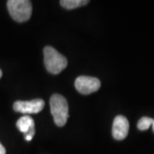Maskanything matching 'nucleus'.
<instances>
[{
	"instance_id": "nucleus-11",
	"label": "nucleus",
	"mask_w": 154,
	"mask_h": 154,
	"mask_svg": "<svg viewBox=\"0 0 154 154\" xmlns=\"http://www.w3.org/2000/svg\"><path fill=\"white\" fill-rule=\"evenodd\" d=\"M2 75H3V72H2V70L0 69V78L2 77Z\"/></svg>"
},
{
	"instance_id": "nucleus-4",
	"label": "nucleus",
	"mask_w": 154,
	"mask_h": 154,
	"mask_svg": "<svg viewBox=\"0 0 154 154\" xmlns=\"http://www.w3.org/2000/svg\"><path fill=\"white\" fill-rule=\"evenodd\" d=\"M101 83L98 78L91 76H79L75 82V87L80 94L84 95L95 93L99 90Z\"/></svg>"
},
{
	"instance_id": "nucleus-2",
	"label": "nucleus",
	"mask_w": 154,
	"mask_h": 154,
	"mask_svg": "<svg viewBox=\"0 0 154 154\" xmlns=\"http://www.w3.org/2000/svg\"><path fill=\"white\" fill-rule=\"evenodd\" d=\"M50 106L56 125L64 126L69 118V105L66 99L60 94H53L50 99Z\"/></svg>"
},
{
	"instance_id": "nucleus-7",
	"label": "nucleus",
	"mask_w": 154,
	"mask_h": 154,
	"mask_svg": "<svg viewBox=\"0 0 154 154\" xmlns=\"http://www.w3.org/2000/svg\"><path fill=\"white\" fill-rule=\"evenodd\" d=\"M17 128L23 134H25L26 140L30 141L35 134V124L32 117L29 116H23L17 122Z\"/></svg>"
},
{
	"instance_id": "nucleus-10",
	"label": "nucleus",
	"mask_w": 154,
	"mask_h": 154,
	"mask_svg": "<svg viewBox=\"0 0 154 154\" xmlns=\"http://www.w3.org/2000/svg\"><path fill=\"white\" fill-rule=\"evenodd\" d=\"M0 154H6L5 148L1 143H0Z\"/></svg>"
},
{
	"instance_id": "nucleus-6",
	"label": "nucleus",
	"mask_w": 154,
	"mask_h": 154,
	"mask_svg": "<svg viewBox=\"0 0 154 154\" xmlns=\"http://www.w3.org/2000/svg\"><path fill=\"white\" fill-rule=\"evenodd\" d=\"M129 130V123L125 116H116L112 125V136L117 140H124L128 136Z\"/></svg>"
},
{
	"instance_id": "nucleus-9",
	"label": "nucleus",
	"mask_w": 154,
	"mask_h": 154,
	"mask_svg": "<svg viewBox=\"0 0 154 154\" xmlns=\"http://www.w3.org/2000/svg\"><path fill=\"white\" fill-rule=\"evenodd\" d=\"M153 120L152 118H150V117H147V116H143L141 117L137 123L138 128L141 131H144V130H147L152 125V122H153Z\"/></svg>"
},
{
	"instance_id": "nucleus-5",
	"label": "nucleus",
	"mask_w": 154,
	"mask_h": 154,
	"mask_svg": "<svg viewBox=\"0 0 154 154\" xmlns=\"http://www.w3.org/2000/svg\"><path fill=\"white\" fill-rule=\"evenodd\" d=\"M43 99H36L30 101H17L14 103L13 108L17 112L23 114H36L44 109Z\"/></svg>"
},
{
	"instance_id": "nucleus-12",
	"label": "nucleus",
	"mask_w": 154,
	"mask_h": 154,
	"mask_svg": "<svg viewBox=\"0 0 154 154\" xmlns=\"http://www.w3.org/2000/svg\"><path fill=\"white\" fill-rule=\"evenodd\" d=\"M152 130H153V132H154V120H153V122H152Z\"/></svg>"
},
{
	"instance_id": "nucleus-8",
	"label": "nucleus",
	"mask_w": 154,
	"mask_h": 154,
	"mask_svg": "<svg viewBox=\"0 0 154 154\" xmlns=\"http://www.w3.org/2000/svg\"><path fill=\"white\" fill-rule=\"evenodd\" d=\"M89 3L88 0H61L60 5L67 10H73L81 6H84Z\"/></svg>"
},
{
	"instance_id": "nucleus-3",
	"label": "nucleus",
	"mask_w": 154,
	"mask_h": 154,
	"mask_svg": "<svg viewBox=\"0 0 154 154\" xmlns=\"http://www.w3.org/2000/svg\"><path fill=\"white\" fill-rule=\"evenodd\" d=\"M7 8L11 17L18 22H27L32 15V4L28 0H9Z\"/></svg>"
},
{
	"instance_id": "nucleus-1",
	"label": "nucleus",
	"mask_w": 154,
	"mask_h": 154,
	"mask_svg": "<svg viewBox=\"0 0 154 154\" xmlns=\"http://www.w3.org/2000/svg\"><path fill=\"white\" fill-rule=\"evenodd\" d=\"M44 63L47 71L57 75L68 65L67 58L51 46H45L44 49Z\"/></svg>"
}]
</instances>
